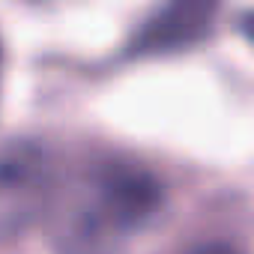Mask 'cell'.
Returning <instances> with one entry per match:
<instances>
[{"label":"cell","instance_id":"obj_4","mask_svg":"<svg viewBox=\"0 0 254 254\" xmlns=\"http://www.w3.org/2000/svg\"><path fill=\"white\" fill-rule=\"evenodd\" d=\"M183 254H242L233 242H224V239H212V242H197V245H191L189 251H183Z\"/></svg>","mask_w":254,"mask_h":254},{"label":"cell","instance_id":"obj_2","mask_svg":"<svg viewBox=\"0 0 254 254\" xmlns=\"http://www.w3.org/2000/svg\"><path fill=\"white\" fill-rule=\"evenodd\" d=\"M54 183V165L36 144L0 150V242H12L42 221Z\"/></svg>","mask_w":254,"mask_h":254},{"label":"cell","instance_id":"obj_1","mask_svg":"<svg viewBox=\"0 0 254 254\" xmlns=\"http://www.w3.org/2000/svg\"><path fill=\"white\" fill-rule=\"evenodd\" d=\"M159 177L126 156H90L57 174L42 212L60 254H120L162 209Z\"/></svg>","mask_w":254,"mask_h":254},{"label":"cell","instance_id":"obj_3","mask_svg":"<svg viewBox=\"0 0 254 254\" xmlns=\"http://www.w3.org/2000/svg\"><path fill=\"white\" fill-rule=\"evenodd\" d=\"M218 0H168L141 27L132 54H168L194 45L215 21Z\"/></svg>","mask_w":254,"mask_h":254}]
</instances>
